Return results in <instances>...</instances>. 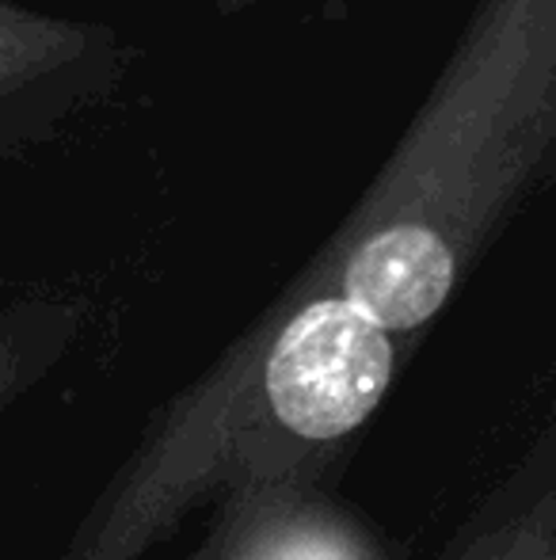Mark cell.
Segmentation results:
<instances>
[{
	"mask_svg": "<svg viewBox=\"0 0 556 560\" xmlns=\"http://www.w3.org/2000/svg\"><path fill=\"white\" fill-rule=\"evenodd\" d=\"M453 287V256L442 236L423 225H397L358 248L347 267V302L366 320L389 328H416Z\"/></svg>",
	"mask_w": 556,
	"mask_h": 560,
	"instance_id": "2",
	"label": "cell"
},
{
	"mask_svg": "<svg viewBox=\"0 0 556 560\" xmlns=\"http://www.w3.org/2000/svg\"><path fill=\"white\" fill-rule=\"evenodd\" d=\"M393 374V347L347 298L301 310L268 359L271 408L294 435L335 439L378 408Z\"/></svg>",
	"mask_w": 556,
	"mask_h": 560,
	"instance_id": "1",
	"label": "cell"
},
{
	"mask_svg": "<svg viewBox=\"0 0 556 560\" xmlns=\"http://www.w3.org/2000/svg\"><path fill=\"white\" fill-rule=\"evenodd\" d=\"M35 370V332L20 310L0 313V408L27 385Z\"/></svg>",
	"mask_w": 556,
	"mask_h": 560,
	"instance_id": "4",
	"label": "cell"
},
{
	"mask_svg": "<svg viewBox=\"0 0 556 560\" xmlns=\"http://www.w3.org/2000/svg\"><path fill=\"white\" fill-rule=\"evenodd\" d=\"M38 61H43V23L27 20L0 0V145L8 141L4 126L20 115V96Z\"/></svg>",
	"mask_w": 556,
	"mask_h": 560,
	"instance_id": "3",
	"label": "cell"
}]
</instances>
